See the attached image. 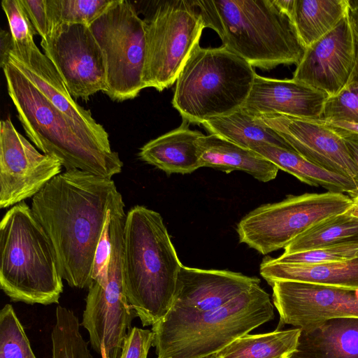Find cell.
Returning a JSON list of instances; mask_svg holds the SVG:
<instances>
[{
	"mask_svg": "<svg viewBox=\"0 0 358 358\" xmlns=\"http://www.w3.org/2000/svg\"><path fill=\"white\" fill-rule=\"evenodd\" d=\"M201 125L209 134L217 135L244 148L252 150L268 144L294 151L276 131L242 108L229 115L206 121Z\"/></svg>",
	"mask_w": 358,
	"mask_h": 358,
	"instance_id": "obj_24",
	"label": "cell"
},
{
	"mask_svg": "<svg viewBox=\"0 0 358 358\" xmlns=\"http://www.w3.org/2000/svg\"><path fill=\"white\" fill-rule=\"evenodd\" d=\"M8 95L28 138L66 171L78 169L112 178L122 171L117 152L100 143L55 107L10 61L3 69Z\"/></svg>",
	"mask_w": 358,
	"mask_h": 358,
	"instance_id": "obj_5",
	"label": "cell"
},
{
	"mask_svg": "<svg viewBox=\"0 0 358 358\" xmlns=\"http://www.w3.org/2000/svg\"><path fill=\"white\" fill-rule=\"evenodd\" d=\"M355 60V38L348 13L333 29L306 48L292 78L334 96L349 83Z\"/></svg>",
	"mask_w": 358,
	"mask_h": 358,
	"instance_id": "obj_16",
	"label": "cell"
},
{
	"mask_svg": "<svg viewBox=\"0 0 358 358\" xmlns=\"http://www.w3.org/2000/svg\"><path fill=\"white\" fill-rule=\"evenodd\" d=\"M182 266L162 215L144 206L132 207L124 222L122 273L127 300L143 327L171 308Z\"/></svg>",
	"mask_w": 358,
	"mask_h": 358,
	"instance_id": "obj_2",
	"label": "cell"
},
{
	"mask_svg": "<svg viewBox=\"0 0 358 358\" xmlns=\"http://www.w3.org/2000/svg\"><path fill=\"white\" fill-rule=\"evenodd\" d=\"M187 121L176 129L145 143L141 148V160L166 174H187L201 168L199 140L201 131L192 130Z\"/></svg>",
	"mask_w": 358,
	"mask_h": 358,
	"instance_id": "obj_20",
	"label": "cell"
},
{
	"mask_svg": "<svg viewBox=\"0 0 358 358\" xmlns=\"http://www.w3.org/2000/svg\"><path fill=\"white\" fill-rule=\"evenodd\" d=\"M339 134L343 136L350 154L358 167V134Z\"/></svg>",
	"mask_w": 358,
	"mask_h": 358,
	"instance_id": "obj_39",
	"label": "cell"
},
{
	"mask_svg": "<svg viewBox=\"0 0 358 358\" xmlns=\"http://www.w3.org/2000/svg\"><path fill=\"white\" fill-rule=\"evenodd\" d=\"M273 317L268 294L255 285L213 310L173 306L152 326V346L157 358H204Z\"/></svg>",
	"mask_w": 358,
	"mask_h": 358,
	"instance_id": "obj_4",
	"label": "cell"
},
{
	"mask_svg": "<svg viewBox=\"0 0 358 358\" xmlns=\"http://www.w3.org/2000/svg\"><path fill=\"white\" fill-rule=\"evenodd\" d=\"M352 206L348 194L327 192L288 195L282 201L262 205L245 215L236 231L239 242L262 255L285 248L297 236Z\"/></svg>",
	"mask_w": 358,
	"mask_h": 358,
	"instance_id": "obj_10",
	"label": "cell"
},
{
	"mask_svg": "<svg viewBox=\"0 0 358 358\" xmlns=\"http://www.w3.org/2000/svg\"><path fill=\"white\" fill-rule=\"evenodd\" d=\"M90 28L101 48L106 64L110 99L123 101L144 89L145 22L127 0H112Z\"/></svg>",
	"mask_w": 358,
	"mask_h": 358,
	"instance_id": "obj_11",
	"label": "cell"
},
{
	"mask_svg": "<svg viewBox=\"0 0 358 358\" xmlns=\"http://www.w3.org/2000/svg\"><path fill=\"white\" fill-rule=\"evenodd\" d=\"M259 272L270 285L276 281H296L358 289V257L319 264L278 263L266 257L260 264Z\"/></svg>",
	"mask_w": 358,
	"mask_h": 358,
	"instance_id": "obj_23",
	"label": "cell"
},
{
	"mask_svg": "<svg viewBox=\"0 0 358 358\" xmlns=\"http://www.w3.org/2000/svg\"><path fill=\"white\" fill-rule=\"evenodd\" d=\"M301 358H358V317H335L301 330Z\"/></svg>",
	"mask_w": 358,
	"mask_h": 358,
	"instance_id": "obj_21",
	"label": "cell"
},
{
	"mask_svg": "<svg viewBox=\"0 0 358 358\" xmlns=\"http://www.w3.org/2000/svg\"><path fill=\"white\" fill-rule=\"evenodd\" d=\"M41 45L74 99L87 101L99 91L106 92L104 55L90 26L61 24L41 39Z\"/></svg>",
	"mask_w": 358,
	"mask_h": 358,
	"instance_id": "obj_12",
	"label": "cell"
},
{
	"mask_svg": "<svg viewBox=\"0 0 358 358\" xmlns=\"http://www.w3.org/2000/svg\"><path fill=\"white\" fill-rule=\"evenodd\" d=\"M121 196L112 178L75 169L53 178L32 198L31 208L52 242L60 275L70 287L90 286L99 241Z\"/></svg>",
	"mask_w": 358,
	"mask_h": 358,
	"instance_id": "obj_1",
	"label": "cell"
},
{
	"mask_svg": "<svg viewBox=\"0 0 358 358\" xmlns=\"http://www.w3.org/2000/svg\"><path fill=\"white\" fill-rule=\"evenodd\" d=\"M204 358H216L215 355H209L208 357H206Z\"/></svg>",
	"mask_w": 358,
	"mask_h": 358,
	"instance_id": "obj_45",
	"label": "cell"
},
{
	"mask_svg": "<svg viewBox=\"0 0 358 358\" xmlns=\"http://www.w3.org/2000/svg\"><path fill=\"white\" fill-rule=\"evenodd\" d=\"M205 28L214 30L223 47L253 67L269 70L297 65L306 47L288 14L274 0L195 1Z\"/></svg>",
	"mask_w": 358,
	"mask_h": 358,
	"instance_id": "obj_3",
	"label": "cell"
},
{
	"mask_svg": "<svg viewBox=\"0 0 358 358\" xmlns=\"http://www.w3.org/2000/svg\"><path fill=\"white\" fill-rule=\"evenodd\" d=\"M273 302L281 324L301 330L335 317H358V289L276 281Z\"/></svg>",
	"mask_w": 358,
	"mask_h": 358,
	"instance_id": "obj_14",
	"label": "cell"
},
{
	"mask_svg": "<svg viewBox=\"0 0 358 358\" xmlns=\"http://www.w3.org/2000/svg\"><path fill=\"white\" fill-rule=\"evenodd\" d=\"M110 215L107 220L99 241L93 262L92 282L106 279L111 253L110 237Z\"/></svg>",
	"mask_w": 358,
	"mask_h": 358,
	"instance_id": "obj_36",
	"label": "cell"
},
{
	"mask_svg": "<svg viewBox=\"0 0 358 358\" xmlns=\"http://www.w3.org/2000/svg\"><path fill=\"white\" fill-rule=\"evenodd\" d=\"M358 238V219L348 212L330 217L312 227L285 247L292 254Z\"/></svg>",
	"mask_w": 358,
	"mask_h": 358,
	"instance_id": "obj_28",
	"label": "cell"
},
{
	"mask_svg": "<svg viewBox=\"0 0 358 358\" xmlns=\"http://www.w3.org/2000/svg\"><path fill=\"white\" fill-rule=\"evenodd\" d=\"M349 14L352 21L358 24V0H348Z\"/></svg>",
	"mask_w": 358,
	"mask_h": 358,
	"instance_id": "obj_43",
	"label": "cell"
},
{
	"mask_svg": "<svg viewBox=\"0 0 358 358\" xmlns=\"http://www.w3.org/2000/svg\"><path fill=\"white\" fill-rule=\"evenodd\" d=\"M288 358H301L300 357H299L298 355H296L294 352Z\"/></svg>",
	"mask_w": 358,
	"mask_h": 358,
	"instance_id": "obj_44",
	"label": "cell"
},
{
	"mask_svg": "<svg viewBox=\"0 0 358 358\" xmlns=\"http://www.w3.org/2000/svg\"><path fill=\"white\" fill-rule=\"evenodd\" d=\"M143 20L144 88L159 92L173 85L197 44L204 23L195 1H157Z\"/></svg>",
	"mask_w": 358,
	"mask_h": 358,
	"instance_id": "obj_9",
	"label": "cell"
},
{
	"mask_svg": "<svg viewBox=\"0 0 358 358\" xmlns=\"http://www.w3.org/2000/svg\"><path fill=\"white\" fill-rule=\"evenodd\" d=\"M62 163L38 152L8 117L0 123V208L33 198L62 173Z\"/></svg>",
	"mask_w": 358,
	"mask_h": 358,
	"instance_id": "obj_13",
	"label": "cell"
},
{
	"mask_svg": "<svg viewBox=\"0 0 358 358\" xmlns=\"http://www.w3.org/2000/svg\"><path fill=\"white\" fill-rule=\"evenodd\" d=\"M52 242L24 201L12 206L0 223V287L14 302L57 303L63 292Z\"/></svg>",
	"mask_w": 358,
	"mask_h": 358,
	"instance_id": "obj_6",
	"label": "cell"
},
{
	"mask_svg": "<svg viewBox=\"0 0 358 358\" xmlns=\"http://www.w3.org/2000/svg\"><path fill=\"white\" fill-rule=\"evenodd\" d=\"M0 358H36L10 304L0 311Z\"/></svg>",
	"mask_w": 358,
	"mask_h": 358,
	"instance_id": "obj_31",
	"label": "cell"
},
{
	"mask_svg": "<svg viewBox=\"0 0 358 358\" xmlns=\"http://www.w3.org/2000/svg\"><path fill=\"white\" fill-rule=\"evenodd\" d=\"M14 48V41L10 31H0V66L3 69L8 62L9 56Z\"/></svg>",
	"mask_w": 358,
	"mask_h": 358,
	"instance_id": "obj_38",
	"label": "cell"
},
{
	"mask_svg": "<svg viewBox=\"0 0 358 358\" xmlns=\"http://www.w3.org/2000/svg\"><path fill=\"white\" fill-rule=\"evenodd\" d=\"M347 194L352 200V206L347 212L351 216L358 219V188Z\"/></svg>",
	"mask_w": 358,
	"mask_h": 358,
	"instance_id": "obj_42",
	"label": "cell"
},
{
	"mask_svg": "<svg viewBox=\"0 0 358 358\" xmlns=\"http://www.w3.org/2000/svg\"><path fill=\"white\" fill-rule=\"evenodd\" d=\"M111 1L112 0H45L50 31L61 24L90 26L104 12Z\"/></svg>",
	"mask_w": 358,
	"mask_h": 358,
	"instance_id": "obj_30",
	"label": "cell"
},
{
	"mask_svg": "<svg viewBox=\"0 0 358 358\" xmlns=\"http://www.w3.org/2000/svg\"><path fill=\"white\" fill-rule=\"evenodd\" d=\"M320 120L358 124V83L350 81L338 94L328 96Z\"/></svg>",
	"mask_w": 358,
	"mask_h": 358,
	"instance_id": "obj_33",
	"label": "cell"
},
{
	"mask_svg": "<svg viewBox=\"0 0 358 358\" xmlns=\"http://www.w3.org/2000/svg\"><path fill=\"white\" fill-rule=\"evenodd\" d=\"M358 257V238L306 250L282 254L273 260L292 264H319L351 259Z\"/></svg>",
	"mask_w": 358,
	"mask_h": 358,
	"instance_id": "obj_32",
	"label": "cell"
},
{
	"mask_svg": "<svg viewBox=\"0 0 358 358\" xmlns=\"http://www.w3.org/2000/svg\"><path fill=\"white\" fill-rule=\"evenodd\" d=\"M259 283L257 277L241 273L182 265L173 306L197 311L216 310Z\"/></svg>",
	"mask_w": 358,
	"mask_h": 358,
	"instance_id": "obj_18",
	"label": "cell"
},
{
	"mask_svg": "<svg viewBox=\"0 0 358 358\" xmlns=\"http://www.w3.org/2000/svg\"><path fill=\"white\" fill-rule=\"evenodd\" d=\"M281 169L302 182L314 187H322L328 192L349 193L358 185L351 179L329 172L309 162L293 150L268 144L252 149Z\"/></svg>",
	"mask_w": 358,
	"mask_h": 358,
	"instance_id": "obj_25",
	"label": "cell"
},
{
	"mask_svg": "<svg viewBox=\"0 0 358 358\" xmlns=\"http://www.w3.org/2000/svg\"><path fill=\"white\" fill-rule=\"evenodd\" d=\"M301 329L275 330L243 335L219 352L216 358H288L297 350Z\"/></svg>",
	"mask_w": 358,
	"mask_h": 358,
	"instance_id": "obj_27",
	"label": "cell"
},
{
	"mask_svg": "<svg viewBox=\"0 0 358 358\" xmlns=\"http://www.w3.org/2000/svg\"><path fill=\"white\" fill-rule=\"evenodd\" d=\"M256 75L250 64L226 48L197 44L176 79L172 105L182 120L202 124L241 108Z\"/></svg>",
	"mask_w": 358,
	"mask_h": 358,
	"instance_id": "obj_7",
	"label": "cell"
},
{
	"mask_svg": "<svg viewBox=\"0 0 358 358\" xmlns=\"http://www.w3.org/2000/svg\"><path fill=\"white\" fill-rule=\"evenodd\" d=\"M328 95L292 79H275L256 75L242 108L251 115L282 114L320 120Z\"/></svg>",
	"mask_w": 358,
	"mask_h": 358,
	"instance_id": "obj_19",
	"label": "cell"
},
{
	"mask_svg": "<svg viewBox=\"0 0 358 358\" xmlns=\"http://www.w3.org/2000/svg\"><path fill=\"white\" fill-rule=\"evenodd\" d=\"M37 34L46 38L50 32V24L46 10L45 0H21Z\"/></svg>",
	"mask_w": 358,
	"mask_h": 358,
	"instance_id": "obj_37",
	"label": "cell"
},
{
	"mask_svg": "<svg viewBox=\"0 0 358 358\" xmlns=\"http://www.w3.org/2000/svg\"><path fill=\"white\" fill-rule=\"evenodd\" d=\"M1 7L6 15L15 45L34 43L36 33L21 0H2Z\"/></svg>",
	"mask_w": 358,
	"mask_h": 358,
	"instance_id": "obj_34",
	"label": "cell"
},
{
	"mask_svg": "<svg viewBox=\"0 0 358 358\" xmlns=\"http://www.w3.org/2000/svg\"><path fill=\"white\" fill-rule=\"evenodd\" d=\"M254 117L276 131L296 152L309 162L329 172L348 178L358 185V167L343 136L322 120L282 114Z\"/></svg>",
	"mask_w": 358,
	"mask_h": 358,
	"instance_id": "obj_15",
	"label": "cell"
},
{
	"mask_svg": "<svg viewBox=\"0 0 358 358\" xmlns=\"http://www.w3.org/2000/svg\"><path fill=\"white\" fill-rule=\"evenodd\" d=\"M152 342V330L131 327L124 340L120 358H148Z\"/></svg>",
	"mask_w": 358,
	"mask_h": 358,
	"instance_id": "obj_35",
	"label": "cell"
},
{
	"mask_svg": "<svg viewBox=\"0 0 358 358\" xmlns=\"http://www.w3.org/2000/svg\"><path fill=\"white\" fill-rule=\"evenodd\" d=\"M201 167H210L227 173L244 171L266 182L275 178L279 169L255 151L241 147L222 137L209 134L199 140Z\"/></svg>",
	"mask_w": 358,
	"mask_h": 358,
	"instance_id": "obj_22",
	"label": "cell"
},
{
	"mask_svg": "<svg viewBox=\"0 0 358 358\" xmlns=\"http://www.w3.org/2000/svg\"><path fill=\"white\" fill-rule=\"evenodd\" d=\"M74 313L65 307L56 308V322L51 333L52 358H93L88 343L80 331Z\"/></svg>",
	"mask_w": 358,
	"mask_h": 358,
	"instance_id": "obj_29",
	"label": "cell"
},
{
	"mask_svg": "<svg viewBox=\"0 0 358 358\" xmlns=\"http://www.w3.org/2000/svg\"><path fill=\"white\" fill-rule=\"evenodd\" d=\"M320 120L338 133L358 134V124L343 122H327L322 120Z\"/></svg>",
	"mask_w": 358,
	"mask_h": 358,
	"instance_id": "obj_40",
	"label": "cell"
},
{
	"mask_svg": "<svg viewBox=\"0 0 358 358\" xmlns=\"http://www.w3.org/2000/svg\"><path fill=\"white\" fill-rule=\"evenodd\" d=\"M352 25L355 38V60L350 81L358 83V24L352 22Z\"/></svg>",
	"mask_w": 358,
	"mask_h": 358,
	"instance_id": "obj_41",
	"label": "cell"
},
{
	"mask_svg": "<svg viewBox=\"0 0 358 358\" xmlns=\"http://www.w3.org/2000/svg\"><path fill=\"white\" fill-rule=\"evenodd\" d=\"M126 219L123 199L110 211L111 253L108 276L88 288L81 325L88 331L93 350L101 358H120L136 313L124 290L122 273L123 235Z\"/></svg>",
	"mask_w": 358,
	"mask_h": 358,
	"instance_id": "obj_8",
	"label": "cell"
},
{
	"mask_svg": "<svg viewBox=\"0 0 358 358\" xmlns=\"http://www.w3.org/2000/svg\"><path fill=\"white\" fill-rule=\"evenodd\" d=\"M349 13L348 0H294L290 17L306 48Z\"/></svg>",
	"mask_w": 358,
	"mask_h": 358,
	"instance_id": "obj_26",
	"label": "cell"
},
{
	"mask_svg": "<svg viewBox=\"0 0 358 358\" xmlns=\"http://www.w3.org/2000/svg\"><path fill=\"white\" fill-rule=\"evenodd\" d=\"M8 61L81 131L103 145L111 148L106 130L93 118L90 110L76 102L52 62L35 42L23 45L14 44Z\"/></svg>",
	"mask_w": 358,
	"mask_h": 358,
	"instance_id": "obj_17",
	"label": "cell"
}]
</instances>
